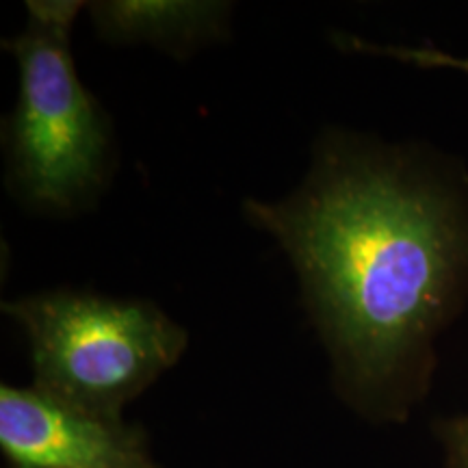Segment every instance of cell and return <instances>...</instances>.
<instances>
[{"label": "cell", "mask_w": 468, "mask_h": 468, "mask_svg": "<svg viewBox=\"0 0 468 468\" xmlns=\"http://www.w3.org/2000/svg\"><path fill=\"white\" fill-rule=\"evenodd\" d=\"M243 210L295 267L341 401L373 425L406 423L431 388L436 341L468 302L464 165L327 131L295 191Z\"/></svg>", "instance_id": "obj_1"}, {"label": "cell", "mask_w": 468, "mask_h": 468, "mask_svg": "<svg viewBox=\"0 0 468 468\" xmlns=\"http://www.w3.org/2000/svg\"><path fill=\"white\" fill-rule=\"evenodd\" d=\"M83 3L31 0L27 25L5 39L17 63V101L3 124L5 180L22 207L72 218L113 178V122L76 72L69 33Z\"/></svg>", "instance_id": "obj_2"}, {"label": "cell", "mask_w": 468, "mask_h": 468, "mask_svg": "<svg viewBox=\"0 0 468 468\" xmlns=\"http://www.w3.org/2000/svg\"><path fill=\"white\" fill-rule=\"evenodd\" d=\"M25 330L33 384L107 417L183 358L186 330L150 300L52 289L3 303Z\"/></svg>", "instance_id": "obj_3"}, {"label": "cell", "mask_w": 468, "mask_h": 468, "mask_svg": "<svg viewBox=\"0 0 468 468\" xmlns=\"http://www.w3.org/2000/svg\"><path fill=\"white\" fill-rule=\"evenodd\" d=\"M0 449L9 468H161L148 431L37 386H0Z\"/></svg>", "instance_id": "obj_4"}, {"label": "cell", "mask_w": 468, "mask_h": 468, "mask_svg": "<svg viewBox=\"0 0 468 468\" xmlns=\"http://www.w3.org/2000/svg\"><path fill=\"white\" fill-rule=\"evenodd\" d=\"M90 16L109 44H150L186 58L226 35L228 3H91Z\"/></svg>", "instance_id": "obj_5"}, {"label": "cell", "mask_w": 468, "mask_h": 468, "mask_svg": "<svg viewBox=\"0 0 468 468\" xmlns=\"http://www.w3.org/2000/svg\"><path fill=\"white\" fill-rule=\"evenodd\" d=\"M336 46H341L343 50L349 52H365V55H378V57H393L397 61L410 63V66L419 68H449L464 72L468 76V57H455L452 52L438 50L434 46H417V48H410V46H382L365 42V39L354 37V35H336L335 37Z\"/></svg>", "instance_id": "obj_6"}, {"label": "cell", "mask_w": 468, "mask_h": 468, "mask_svg": "<svg viewBox=\"0 0 468 468\" xmlns=\"http://www.w3.org/2000/svg\"><path fill=\"white\" fill-rule=\"evenodd\" d=\"M434 434L442 449V468H468V412L438 419Z\"/></svg>", "instance_id": "obj_7"}]
</instances>
